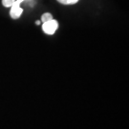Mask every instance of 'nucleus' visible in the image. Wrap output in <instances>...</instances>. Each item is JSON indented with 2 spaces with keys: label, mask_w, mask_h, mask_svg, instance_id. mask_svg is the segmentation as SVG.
<instances>
[{
  "label": "nucleus",
  "mask_w": 129,
  "mask_h": 129,
  "mask_svg": "<svg viewBox=\"0 0 129 129\" xmlns=\"http://www.w3.org/2000/svg\"><path fill=\"white\" fill-rule=\"evenodd\" d=\"M57 28H58V22L54 18L47 22H44L42 25V30L47 35H54L57 30Z\"/></svg>",
  "instance_id": "1"
},
{
  "label": "nucleus",
  "mask_w": 129,
  "mask_h": 129,
  "mask_svg": "<svg viewBox=\"0 0 129 129\" xmlns=\"http://www.w3.org/2000/svg\"><path fill=\"white\" fill-rule=\"evenodd\" d=\"M20 2L17 1V0H15L14 3L12 4L11 6V11H10V15H11V17L13 19H18L20 16H21V14L23 13V9L21 8V6H20Z\"/></svg>",
  "instance_id": "2"
},
{
  "label": "nucleus",
  "mask_w": 129,
  "mask_h": 129,
  "mask_svg": "<svg viewBox=\"0 0 129 129\" xmlns=\"http://www.w3.org/2000/svg\"><path fill=\"white\" fill-rule=\"evenodd\" d=\"M51 19H53V15H52L51 14H49V13H45V14H43L41 15L42 23L47 22V21H49V20H51Z\"/></svg>",
  "instance_id": "3"
},
{
  "label": "nucleus",
  "mask_w": 129,
  "mask_h": 129,
  "mask_svg": "<svg viewBox=\"0 0 129 129\" xmlns=\"http://www.w3.org/2000/svg\"><path fill=\"white\" fill-rule=\"evenodd\" d=\"M57 2H59L60 4H63V5H72L77 3L78 0H56Z\"/></svg>",
  "instance_id": "4"
},
{
  "label": "nucleus",
  "mask_w": 129,
  "mask_h": 129,
  "mask_svg": "<svg viewBox=\"0 0 129 129\" xmlns=\"http://www.w3.org/2000/svg\"><path fill=\"white\" fill-rule=\"evenodd\" d=\"M14 1L15 0H2V5L4 7H11Z\"/></svg>",
  "instance_id": "5"
},
{
  "label": "nucleus",
  "mask_w": 129,
  "mask_h": 129,
  "mask_svg": "<svg viewBox=\"0 0 129 129\" xmlns=\"http://www.w3.org/2000/svg\"><path fill=\"white\" fill-rule=\"evenodd\" d=\"M36 24H37V25H39V24H40V21H39V20H37V22H36Z\"/></svg>",
  "instance_id": "6"
},
{
  "label": "nucleus",
  "mask_w": 129,
  "mask_h": 129,
  "mask_svg": "<svg viewBox=\"0 0 129 129\" xmlns=\"http://www.w3.org/2000/svg\"><path fill=\"white\" fill-rule=\"evenodd\" d=\"M17 1H19V2H20V3H22V2H23L24 0H17Z\"/></svg>",
  "instance_id": "7"
}]
</instances>
